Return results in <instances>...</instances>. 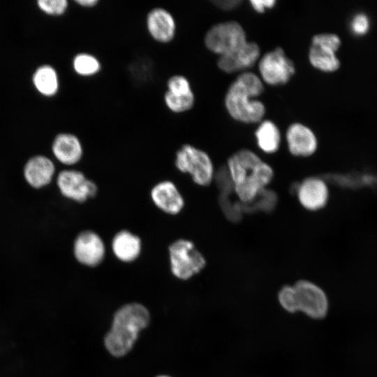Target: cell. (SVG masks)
<instances>
[{
	"label": "cell",
	"mask_w": 377,
	"mask_h": 377,
	"mask_svg": "<svg viewBox=\"0 0 377 377\" xmlns=\"http://www.w3.org/2000/svg\"><path fill=\"white\" fill-rule=\"evenodd\" d=\"M297 311L314 319L325 316L328 300L325 292L316 284L307 280H299L292 285Z\"/></svg>",
	"instance_id": "10"
},
{
	"label": "cell",
	"mask_w": 377,
	"mask_h": 377,
	"mask_svg": "<svg viewBox=\"0 0 377 377\" xmlns=\"http://www.w3.org/2000/svg\"><path fill=\"white\" fill-rule=\"evenodd\" d=\"M277 197L273 191L265 188L249 202H238V208L242 214L251 213L258 211L268 212L276 206Z\"/></svg>",
	"instance_id": "23"
},
{
	"label": "cell",
	"mask_w": 377,
	"mask_h": 377,
	"mask_svg": "<svg viewBox=\"0 0 377 377\" xmlns=\"http://www.w3.org/2000/svg\"><path fill=\"white\" fill-rule=\"evenodd\" d=\"M60 195L68 200L84 203L94 198L98 193L97 184L83 172L72 168L57 173L54 179Z\"/></svg>",
	"instance_id": "7"
},
{
	"label": "cell",
	"mask_w": 377,
	"mask_h": 377,
	"mask_svg": "<svg viewBox=\"0 0 377 377\" xmlns=\"http://www.w3.org/2000/svg\"><path fill=\"white\" fill-rule=\"evenodd\" d=\"M154 70V62L148 57H139L133 60L128 66L130 77L136 84H145L151 81Z\"/></svg>",
	"instance_id": "24"
},
{
	"label": "cell",
	"mask_w": 377,
	"mask_h": 377,
	"mask_svg": "<svg viewBox=\"0 0 377 377\" xmlns=\"http://www.w3.org/2000/svg\"><path fill=\"white\" fill-rule=\"evenodd\" d=\"M150 198L158 209L172 216L179 214L185 205L182 194L170 180H163L155 184L150 191Z\"/></svg>",
	"instance_id": "16"
},
{
	"label": "cell",
	"mask_w": 377,
	"mask_h": 377,
	"mask_svg": "<svg viewBox=\"0 0 377 377\" xmlns=\"http://www.w3.org/2000/svg\"><path fill=\"white\" fill-rule=\"evenodd\" d=\"M371 27L369 16L362 12L355 14L349 23L351 33L356 36H363L368 34Z\"/></svg>",
	"instance_id": "28"
},
{
	"label": "cell",
	"mask_w": 377,
	"mask_h": 377,
	"mask_svg": "<svg viewBox=\"0 0 377 377\" xmlns=\"http://www.w3.org/2000/svg\"><path fill=\"white\" fill-rule=\"evenodd\" d=\"M258 71L263 83L279 86L290 80L295 73V66L283 50L277 47L259 59Z\"/></svg>",
	"instance_id": "9"
},
{
	"label": "cell",
	"mask_w": 377,
	"mask_h": 377,
	"mask_svg": "<svg viewBox=\"0 0 377 377\" xmlns=\"http://www.w3.org/2000/svg\"><path fill=\"white\" fill-rule=\"evenodd\" d=\"M214 5L223 10H232L237 7L242 3L239 0H224V1H213Z\"/></svg>",
	"instance_id": "31"
},
{
	"label": "cell",
	"mask_w": 377,
	"mask_h": 377,
	"mask_svg": "<svg viewBox=\"0 0 377 377\" xmlns=\"http://www.w3.org/2000/svg\"><path fill=\"white\" fill-rule=\"evenodd\" d=\"M254 135L258 147L266 154L277 151L281 145V133L276 124L269 119L262 120Z\"/></svg>",
	"instance_id": "20"
},
{
	"label": "cell",
	"mask_w": 377,
	"mask_h": 377,
	"mask_svg": "<svg viewBox=\"0 0 377 377\" xmlns=\"http://www.w3.org/2000/svg\"><path fill=\"white\" fill-rule=\"evenodd\" d=\"M296 194L302 207L310 211L323 208L329 199L325 182L316 177H308L299 184Z\"/></svg>",
	"instance_id": "18"
},
{
	"label": "cell",
	"mask_w": 377,
	"mask_h": 377,
	"mask_svg": "<svg viewBox=\"0 0 377 377\" xmlns=\"http://www.w3.org/2000/svg\"><path fill=\"white\" fill-rule=\"evenodd\" d=\"M73 255L80 265L95 267L101 265L105 256V246L101 236L92 230H84L75 237Z\"/></svg>",
	"instance_id": "11"
},
{
	"label": "cell",
	"mask_w": 377,
	"mask_h": 377,
	"mask_svg": "<svg viewBox=\"0 0 377 377\" xmlns=\"http://www.w3.org/2000/svg\"><path fill=\"white\" fill-rule=\"evenodd\" d=\"M149 320V312L141 304L129 303L121 306L114 313L111 328L104 338L107 350L117 357L126 355Z\"/></svg>",
	"instance_id": "3"
},
{
	"label": "cell",
	"mask_w": 377,
	"mask_h": 377,
	"mask_svg": "<svg viewBox=\"0 0 377 377\" xmlns=\"http://www.w3.org/2000/svg\"><path fill=\"white\" fill-rule=\"evenodd\" d=\"M163 103L166 108L174 114H182L190 111L195 105L194 93L187 96H175L165 91L163 96Z\"/></svg>",
	"instance_id": "25"
},
{
	"label": "cell",
	"mask_w": 377,
	"mask_h": 377,
	"mask_svg": "<svg viewBox=\"0 0 377 377\" xmlns=\"http://www.w3.org/2000/svg\"><path fill=\"white\" fill-rule=\"evenodd\" d=\"M288 148L295 156L307 157L313 154L318 148V139L307 126L294 122L289 125L286 133Z\"/></svg>",
	"instance_id": "17"
},
{
	"label": "cell",
	"mask_w": 377,
	"mask_h": 377,
	"mask_svg": "<svg viewBox=\"0 0 377 377\" xmlns=\"http://www.w3.org/2000/svg\"><path fill=\"white\" fill-rule=\"evenodd\" d=\"M72 68L74 73L82 77H93L98 75L103 69L100 59L88 52H77L72 59Z\"/></svg>",
	"instance_id": "22"
},
{
	"label": "cell",
	"mask_w": 377,
	"mask_h": 377,
	"mask_svg": "<svg viewBox=\"0 0 377 377\" xmlns=\"http://www.w3.org/2000/svg\"><path fill=\"white\" fill-rule=\"evenodd\" d=\"M166 91L175 96H187L194 93L188 78L182 74L170 75L165 82Z\"/></svg>",
	"instance_id": "26"
},
{
	"label": "cell",
	"mask_w": 377,
	"mask_h": 377,
	"mask_svg": "<svg viewBox=\"0 0 377 377\" xmlns=\"http://www.w3.org/2000/svg\"><path fill=\"white\" fill-rule=\"evenodd\" d=\"M37 6L47 15L61 16L68 10L69 2L67 0H38Z\"/></svg>",
	"instance_id": "27"
},
{
	"label": "cell",
	"mask_w": 377,
	"mask_h": 377,
	"mask_svg": "<svg viewBox=\"0 0 377 377\" xmlns=\"http://www.w3.org/2000/svg\"><path fill=\"white\" fill-rule=\"evenodd\" d=\"M264 83L253 72L240 73L230 84L224 98L226 109L235 120L244 123L260 122L266 112L264 103L257 99L264 91Z\"/></svg>",
	"instance_id": "2"
},
{
	"label": "cell",
	"mask_w": 377,
	"mask_h": 377,
	"mask_svg": "<svg viewBox=\"0 0 377 377\" xmlns=\"http://www.w3.org/2000/svg\"><path fill=\"white\" fill-rule=\"evenodd\" d=\"M142 247L140 237L128 230L118 231L112 239V251L115 258L122 263L135 261L141 254Z\"/></svg>",
	"instance_id": "19"
},
{
	"label": "cell",
	"mask_w": 377,
	"mask_h": 377,
	"mask_svg": "<svg viewBox=\"0 0 377 377\" xmlns=\"http://www.w3.org/2000/svg\"><path fill=\"white\" fill-rule=\"evenodd\" d=\"M157 377H170V376H165V375H161V376H158Z\"/></svg>",
	"instance_id": "33"
},
{
	"label": "cell",
	"mask_w": 377,
	"mask_h": 377,
	"mask_svg": "<svg viewBox=\"0 0 377 377\" xmlns=\"http://www.w3.org/2000/svg\"><path fill=\"white\" fill-rule=\"evenodd\" d=\"M260 57V49L255 42L246 41L235 50L219 56L217 66L227 73L247 70L254 66Z\"/></svg>",
	"instance_id": "14"
},
{
	"label": "cell",
	"mask_w": 377,
	"mask_h": 377,
	"mask_svg": "<svg viewBox=\"0 0 377 377\" xmlns=\"http://www.w3.org/2000/svg\"><path fill=\"white\" fill-rule=\"evenodd\" d=\"M174 164L178 171L188 174L193 182L201 186H209L214 179V169L209 154L188 143L182 145L175 152Z\"/></svg>",
	"instance_id": "4"
},
{
	"label": "cell",
	"mask_w": 377,
	"mask_h": 377,
	"mask_svg": "<svg viewBox=\"0 0 377 377\" xmlns=\"http://www.w3.org/2000/svg\"><path fill=\"white\" fill-rule=\"evenodd\" d=\"M226 168L234 191L243 203L253 200L274 177L272 167L248 149H239L231 155Z\"/></svg>",
	"instance_id": "1"
},
{
	"label": "cell",
	"mask_w": 377,
	"mask_h": 377,
	"mask_svg": "<svg viewBox=\"0 0 377 377\" xmlns=\"http://www.w3.org/2000/svg\"><path fill=\"white\" fill-rule=\"evenodd\" d=\"M55 160L63 165L71 168L78 164L84 156V147L80 138L68 132L58 133L51 145Z\"/></svg>",
	"instance_id": "15"
},
{
	"label": "cell",
	"mask_w": 377,
	"mask_h": 377,
	"mask_svg": "<svg viewBox=\"0 0 377 377\" xmlns=\"http://www.w3.org/2000/svg\"><path fill=\"white\" fill-rule=\"evenodd\" d=\"M36 90L45 96H55L59 89V79L56 69L47 64L38 66L32 77Z\"/></svg>",
	"instance_id": "21"
},
{
	"label": "cell",
	"mask_w": 377,
	"mask_h": 377,
	"mask_svg": "<svg viewBox=\"0 0 377 377\" xmlns=\"http://www.w3.org/2000/svg\"><path fill=\"white\" fill-rule=\"evenodd\" d=\"M170 271L174 276L188 280L206 266V259L190 239L180 238L168 246Z\"/></svg>",
	"instance_id": "5"
},
{
	"label": "cell",
	"mask_w": 377,
	"mask_h": 377,
	"mask_svg": "<svg viewBox=\"0 0 377 377\" xmlns=\"http://www.w3.org/2000/svg\"><path fill=\"white\" fill-rule=\"evenodd\" d=\"M251 8L258 13H263L266 10L274 8L276 3L275 0H251Z\"/></svg>",
	"instance_id": "30"
},
{
	"label": "cell",
	"mask_w": 377,
	"mask_h": 377,
	"mask_svg": "<svg viewBox=\"0 0 377 377\" xmlns=\"http://www.w3.org/2000/svg\"><path fill=\"white\" fill-rule=\"evenodd\" d=\"M278 299L281 306L287 311L290 313L297 311L292 286H284L279 292Z\"/></svg>",
	"instance_id": "29"
},
{
	"label": "cell",
	"mask_w": 377,
	"mask_h": 377,
	"mask_svg": "<svg viewBox=\"0 0 377 377\" xmlns=\"http://www.w3.org/2000/svg\"><path fill=\"white\" fill-rule=\"evenodd\" d=\"M341 45L340 37L334 33H320L311 38L308 59L316 69L333 73L341 66L337 52Z\"/></svg>",
	"instance_id": "8"
},
{
	"label": "cell",
	"mask_w": 377,
	"mask_h": 377,
	"mask_svg": "<svg viewBox=\"0 0 377 377\" xmlns=\"http://www.w3.org/2000/svg\"><path fill=\"white\" fill-rule=\"evenodd\" d=\"M57 173L54 161L43 154L32 156L22 168L24 181L34 190L49 186L54 181Z\"/></svg>",
	"instance_id": "13"
},
{
	"label": "cell",
	"mask_w": 377,
	"mask_h": 377,
	"mask_svg": "<svg viewBox=\"0 0 377 377\" xmlns=\"http://www.w3.org/2000/svg\"><path fill=\"white\" fill-rule=\"evenodd\" d=\"M145 28L149 36L159 44L172 43L177 35V24L173 14L167 8L156 6L145 16Z\"/></svg>",
	"instance_id": "12"
},
{
	"label": "cell",
	"mask_w": 377,
	"mask_h": 377,
	"mask_svg": "<svg viewBox=\"0 0 377 377\" xmlns=\"http://www.w3.org/2000/svg\"><path fill=\"white\" fill-rule=\"evenodd\" d=\"M247 41L243 27L236 21H227L212 25L205 33L206 48L219 56L228 54Z\"/></svg>",
	"instance_id": "6"
},
{
	"label": "cell",
	"mask_w": 377,
	"mask_h": 377,
	"mask_svg": "<svg viewBox=\"0 0 377 377\" xmlns=\"http://www.w3.org/2000/svg\"><path fill=\"white\" fill-rule=\"evenodd\" d=\"M74 2L80 7L85 9H92L98 6L99 0H75Z\"/></svg>",
	"instance_id": "32"
}]
</instances>
